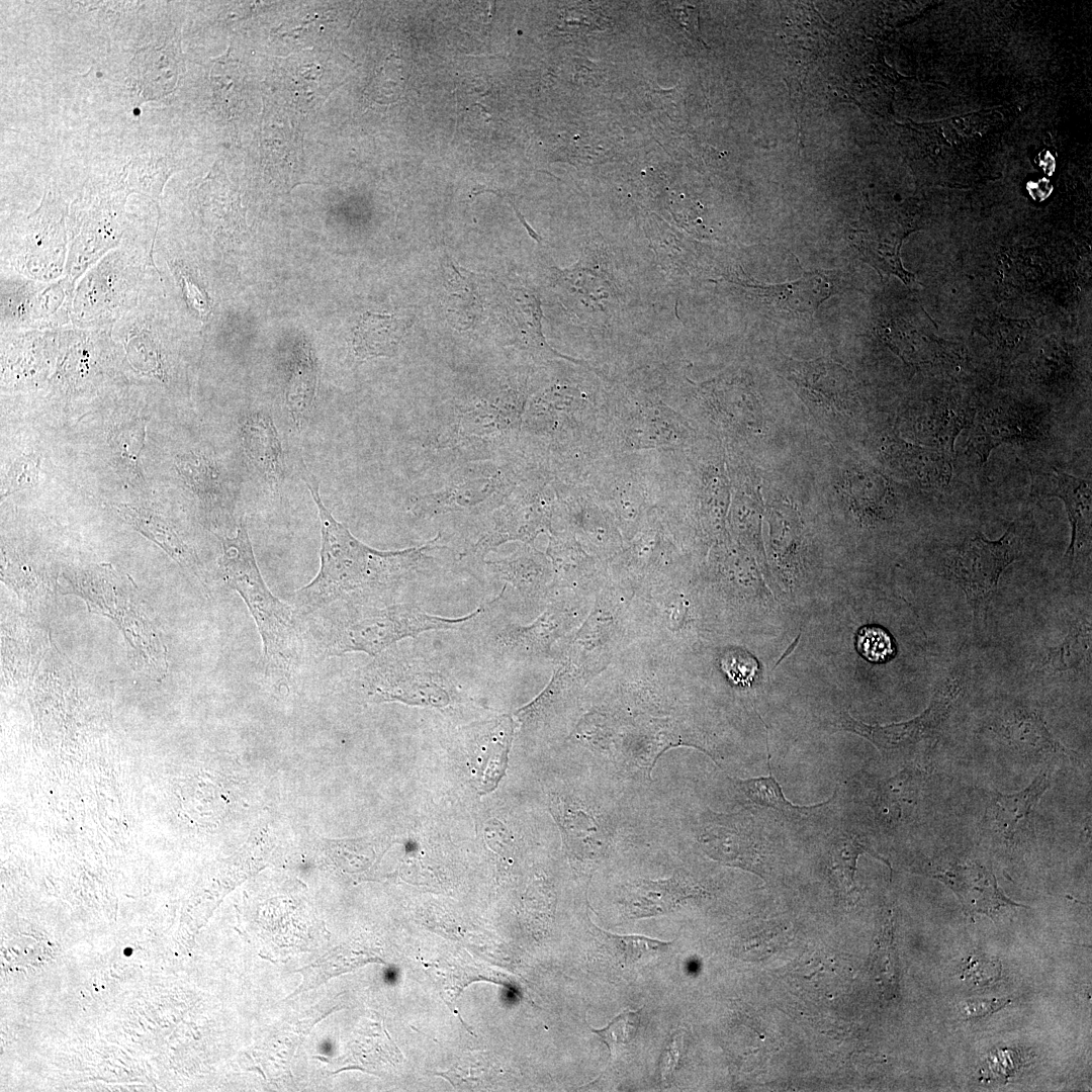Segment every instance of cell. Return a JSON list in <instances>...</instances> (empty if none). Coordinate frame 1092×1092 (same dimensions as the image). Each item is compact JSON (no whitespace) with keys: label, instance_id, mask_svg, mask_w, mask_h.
I'll list each match as a JSON object with an SVG mask.
<instances>
[{"label":"cell","instance_id":"19","mask_svg":"<svg viewBox=\"0 0 1092 1092\" xmlns=\"http://www.w3.org/2000/svg\"><path fill=\"white\" fill-rule=\"evenodd\" d=\"M1050 769H1043L1025 789L1012 794L997 793L991 801V816L999 834L1014 840L1029 824L1031 814L1050 786Z\"/></svg>","mask_w":1092,"mask_h":1092},{"label":"cell","instance_id":"27","mask_svg":"<svg viewBox=\"0 0 1092 1092\" xmlns=\"http://www.w3.org/2000/svg\"><path fill=\"white\" fill-rule=\"evenodd\" d=\"M830 867L844 889L850 891L854 887V874L856 861L860 854L871 853L875 857L884 860L881 856L870 850L860 840L858 835L850 832H842L835 835L829 843Z\"/></svg>","mask_w":1092,"mask_h":1092},{"label":"cell","instance_id":"22","mask_svg":"<svg viewBox=\"0 0 1092 1092\" xmlns=\"http://www.w3.org/2000/svg\"><path fill=\"white\" fill-rule=\"evenodd\" d=\"M117 512L142 534L162 547L180 565L195 574L198 573V562L193 551L164 519L143 508L130 505H118Z\"/></svg>","mask_w":1092,"mask_h":1092},{"label":"cell","instance_id":"5","mask_svg":"<svg viewBox=\"0 0 1092 1092\" xmlns=\"http://www.w3.org/2000/svg\"><path fill=\"white\" fill-rule=\"evenodd\" d=\"M123 580L111 567H99L83 573L75 582L76 594L83 597L92 612L105 614L123 630L127 641L143 660L154 669H167L165 649L141 603L131 592L132 584Z\"/></svg>","mask_w":1092,"mask_h":1092},{"label":"cell","instance_id":"42","mask_svg":"<svg viewBox=\"0 0 1092 1092\" xmlns=\"http://www.w3.org/2000/svg\"><path fill=\"white\" fill-rule=\"evenodd\" d=\"M321 1052L325 1055H331L333 1053V1045L330 1040H325L321 1044Z\"/></svg>","mask_w":1092,"mask_h":1092},{"label":"cell","instance_id":"30","mask_svg":"<svg viewBox=\"0 0 1092 1092\" xmlns=\"http://www.w3.org/2000/svg\"><path fill=\"white\" fill-rule=\"evenodd\" d=\"M484 564L497 579L511 583L521 592L530 593L541 582V566L534 557H510Z\"/></svg>","mask_w":1092,"mask_h":1092},{"label":"cell","instance_id":"4","mask_svg":"<svg viewBox=\"0 0 1092 1092\" xmlns=\"http://www.w3.org/2000/svg\"><path fill=\"white\" fill-rule=\"evenodd\" d=\"M363 692L375 701L446 707L456 696L451 672L436 659L397 644L373 656L359 671Z\"/></svg>","mask_w":1092,"mask_h":1092},{"label":"cell","instance_id":"12","mask_svg":"<svg viewBox=\"0 0 1092 1092\" xmlns=\"http://www.w3.org/2000/svg\"><path fill=\"white\" fill-rule=\"evenodd\" d=\"M243 451L269 487L278 492L284 476V453L273 419L265 413H253L241 424Z\"/></svg>","mask_w":1092,"mask_h":1092},{"label":"cell","instance_id":"32","mask_svg":"<svg viewBox=\"0 0 1092 1092\" xmlns=\"http://www.w3.org/2000/svg\"><path fill=\"white\" fill-rule=\"evenodd\" d=\"M448 305L456 316L464 317V323L470 324L478 313L480 304L476 290L468 276L453 270L448 281Z\"/></svg>","mask_w":1092,"mask_h":1092},{"label":"cell","instance_id":"25","mask_svg":"<svg viewBox=\"0 0 1092 1092\" xmlns=\"http://www.w3.org/2000/svg\"><path fill=\"white\" fill-rule=\"evenodd\" d=\"M767 766L768 775L765 777L752 778L747 780H734L736 788L742 792L747 799L756 805L772 808L783 813L789 812H804L820 808L828 803L831 798L825 802L813 805V806H797L789 801L772 775L770 766V753L767 746Z\"/></svg>","mask_w":1092,"mask_h":1092},{"label":"cell","instance_id":"9","mask_svg":"<svg viewBox=\"0 0 1092 1092\" xmlns=\"http://www.w3.org/2000/svg\"><path fill=\"white\" fill-rule=\"evenodd\" d=\"M991 729L1010 747L1029 759L1076 753L1062 745L1049 730L1042 714L1029 706H1016L997 718Z\"/></svg>","mask_w":1092,"mask_h":1092},{"label":"cell","instance_id":"26","mask_svg":"<svg viewBox=\"0 0 1092 1092\" xmlns=\"http://www.w3.org/2000/svg\"><path fill=\"white\" fill-rule=\"evenodd\" d=\"M181 473L197 496L206 505L225 499L223 478L215 462L203 456H185L180 460Z\"/></svg>","mask_w":1092,"mask_h":1092},{"label":"cell","instance_id":"21","mask_svg":"<svg viewBox=\"0 0 1092 1092\" xmlns=\"http://www.w3.org/2000/svg\"><path fill=\"white\" fill-rule=\"evenodd\" d=\"M1091 643L1090 621L1076 620L1064 640L1050 647L1036 661L1032 673L1051 675L1086 668L1091 662Z\"/></svg>","mask_w":1092,"mask_h":1092},{"label":"cell","instance_id":"31","mask_svg":"<svg viewBox=\"0 0 1092 1092\" xmlns=\"http://www.w3.org/2000/svg\"><path fill=\"white\" fill-rule=\"evenodd\" d=\"M145 424L142 420L123 424L116 428L110 437V443L116 457L121 459L124 466L131 472L141 475L139 468L140 453L144 447Z\"/></svg>","mask_w":1092,"mask_h":1092},{"label":"cell","instance_id":"35","mask_svg":"<svg viewBox=\"0 0 1092 1092\" xmlns=\"http://www.w3.org/2000/svg\"><path fill=\"white\" fill-rule=\"evenodd\" d=\"M856 646L858 652L869 661L884 662L889 660L895 651V646L890 634L879 626H866L857 634Z\"/></svg>","mask_w":1092,"mask_h":1092},{"label":"cell","instance_id":"11","mask_svg":"<svg viewBox=\"0 0 1092 1092\" xmlns=\"http://www.w3.org/2000/svg\"><path fill=\"white\" fill-rule=\"evenodd\" d=\"M1050 483L1045 495L1057 496L1063 500L1070 522L1071 539L1064 557L1072 569L1076 560L1090 551L1091 483L1057 467H1052Z\"/></svg>","mask_w":1092,"mask_h":1092},{"label":"cell","instance_id":"28","mask_svg":"<svg viewBox=\"0 0 1092 1092\" xmlns=\"http://www.w3.org/2000/svg\"><path fill=\"white\" fill-rule=\"evenodd\" d=\"M920 772L908 770L890 780L877 800L880 816L889 823L902 817L903 807L914 802L918 794Z\"/></svg>","mask_w":1092,"mask_h":1092},{"label":"cell","instance_id":"8","mask_svg":"<svg viewBox=\"0 0 1092 1092\" xmlns=\"http://www.w3.org/2000/svg\"><path fill=\"white\" fill-rule=\"evenodd\" d=\"M931 875L958 896L966 914L995 917L1002 908L1022 907L1008 899L993 872L978 862L939 861L932 863Z\"/></svg>","mask_w":1092,"mask_h":1092},{"label":"cell","instance_id":"15","mask_svg":"<svg viewBox=\"0 0 1092 1092\" xmlns=\"http://www.w3.org/2000/svg\"><path fill=\"white\" fill-rule=\"evenodd\" d=\"M1039 436L1041 428L1038 419L998 411L980 418L968 443L980 462L984 463L990 452L1003 443H1026Z\"/></svg>","mask_w":1092,"mask_h":1092},{"label":"cell","instance_id":"20","mask_svg":"<svg viewBox=\"0 0 1092 1092\" xmlns=\"http://www.w3.org/2000/svg\"><path fill=\"white\" fill-rule=\"evenodd\" d=\"M406 329L405 322L395 315L366 312L353 332V352L360 360L392 356Z\"/></svg>","mask_w":1092,"mask_h":1092},{"label":"cell","instance_id":"1","mask_svg":"<svg viewBox=\"0 0 1092 1092\" xmlns=\"http://www.w3.org/2000/svg\"><path fill=\"white\" fill-rule=\"evenodd\" d=\"M301 477L316 505L322 529L320 570L295 594V613L306 616L339 602H392L425 565L440 536L422 546L383 551L365 545L324 505L318 484L303 466Z\"/></svg>","mask_w":1092,"mask_h":1092},{"label":"cell","instance_id":"33","mask_svg":"<svg viewBox=\"0 0 1092 1092\" xmlns=\"http://www.w3.org/2000/svg\"><path fill=\"white\" fill-rule=\"evenodd\" d=\"M640 1011L625 1010L606 1027L592 1028L593 1032L598 1034L607 1044L612 1057H615L620 1050L631 1044L634 1040L639 1028Z\"/></svg>","mask_w":1092,"mask_h":1092},{"label":"cell","instance_id":"16","mask_svg":"<svg viewBox=\"0 0 1092 1092\" xmlns=\"http://www.w3.org/2000/svg\"><path fill=\"white\" fill-rule=\"evenodd\" d=\"M700 842L706 852L724 864L741 868L761 877V856L753 835L739 825L712 823Z\"/></svg>","mask_w":1092,"mask_h":1092},{"label":"cell","instance_id":"36","mask_svg":"<svg viewBox=\"0 0 1092 1092\" xmlns=\"http://www.w3.org/2000/svg\"><path fill=\"white\" fill-rule=\"evenodd\" d=\"M625 964H633L649 951L664 950L669 941H661L641 935H614L606 933Z\"/></svg>","mask_w":1092,"mask_h":1092},{"label":"cell","instance_id":"3","mask_svg":"<svg viewBox=\"0 0 1092 1092\" xmlns=\"http://www.w3.org/2000/svg\"><path fill=\"white\" fill-rule=\"evenodd\" d=\"M219 569L228 585L244 600L262 640L266 675L288 677L299 659V632L294 609L275 597L259 570L244 522L234 537H219Z\"/></svg>","mask_w":1092,"mask_h":1092},{"label":"cell","instance_id":"37","mask_svg":"<svg viewBox=\"0 0 1092 1092\" xmlns=\"http://www.w3.org/2000/svg\"><path fill=\"white\" fill-rule=\"evenodd\" d=\"M38 471L39 458L37 455L29 454L18 458L7 473L4 496L16 490L36 485Z\"/></svg>","mask_w":1092,"mask_h":1092},{"label":"cell","instance_id":"2","mask_svg":"<svg viewBox=\"0 0 1092 1092\" xmlns=\"http://www.w3.org/2000/svg\"><path fill=\"white\" fill-rule=\"evenodd\" d=\"M481 609L460 618H446L431 615L414 603L339 602L315 612L321 616L310 632L327 655L363 652L375 656L405 638L459 628Z\"/></svg>","mask_w":1092,"mask_h":1092},{"label":"cell","instance_id":"38","mask_svg":"<svg viewBox=\"0 0 1092 1092\" xmlns=\"http://www.w3.org/2000/svg\"><path fill=\"white\" fill-rule=\"evenodd\" d=\"M722 668L737 684H746L755 675L757 663L748 653L734 650L722 659Z\"/></svg>","mask_w":1092,"mask_h":1092},{"label":"cell","instance_id":"13","mask_svg":"<svg viewBox=\"0 0 1092 1092\" xmlns=\"http://www.w3.org/2000/svg\"><path fill=\"white\" fill-rule=\"evenodd\" d=\"M504 485L500 470L493 468L472 469L460 472V475L451 479L450 483L437 492L431 500L425 502L421 508L425 513H446L448 511H475L484 509V500H495L502 493Z\"/></svg>","mask_w":1092,"mask_h":1092},{"label":"cell","instance_id":"41","mask_svg":"<svg viewBox=\"0 0 1092 1092\" xmlns=\"http://www.w3.org/2000/svg\"><path fill=\"white\" fill-rule=\"evenodd\" d=\"M681 1048L682 1036L680 1033H676L665 1046L661 1056L659 1068L662 1080L666 1081L671 1077L679 1062Z\"/></svg>","mask_w":1092,"mask_h":1092},{"label":"cell","instance_id":"39","mask_svg":"<svg viewBox=\"0 0 1092 1092\" xmlns=\"http://www.w3.org/2000/svg\"><path fill=\"white\" fill-rule=\"evenodd\" d=\"M1001 967L998 961H985L973 958L964 969V976L975 985H987L1000 979Z\"/></svg>","mask_w":1092,"mask_h":1092},{"label":"cell","instance_id":"23","mask_svg":"<svg viewBox=\"0 0 1092 1092\" xmlns=\"http://www.w3.org/2000/svg\"><path fill=\"white\" fill-rule=\"evenodd\" d=\"M314 390V365L310 356L304 353L295 360L285 390V405L292 423L297 428H302L309 419Z\"/></svg>","mask_w":1092,"mask_h":1092},{"label":"cell","instance_id":"7","mask_svg":"<svg viewBox=\"0 0 1092 1092\" xmlns=\"http://www.w3.org/2000/svg\"><path fill=\"white\" fill-rule=\"evenodd\" d=\"M966 686V673L952 669L937 682L929 705L918 716L899 723L870 725L854 719L845 711L836 720L835 728L864 737L883 754L906 753L923 742L935 739L964 695Z\"/></svg>","mask_w":1092,"mask_h":1092},{"label":"cell","instance_id":"24","mask_svg":"<svg viewBox=\"0 0 1092 1092\" xmlns=\"http://www.w3.org/2000/svg\"><path fill=\"white\" fill-rule=\"evenodd\" d=\"M901 452L904 466L921 482L936 488H943L950 482L949 455L935 448L919 446H906Z\"/></svg>","mask_w":1092,"mask_h":1092},{"label":"cell","instance_id":"40","mask_svg":"<svg viewBox=\"0 0 1092 1092\" xmlns=\"http://www.w3.org/2000/svg\"><path fill=\"white\" fill-rule=\"evenodd\" d=\"M1009 1003L1010 1000L1007 998L968 1000L961 1006V1012L966 1019L981 1018L998 1011Z\"/></svg>","mask_w":1092,"mask_h":1092},{"label":"cell","instance_id":"29","mask_svg":"<svg viewBox=\"0 0 1092 1092\" xmlns=\"http://www.w3.org/2000/svg\"><path fill=\"white\" fill-rule=\"evenodd\" d=\"M969 419L966 413L957 408L949 406L934 408L932 415L925 421L926 435L932 442V448L951 456L954 440L967 427Z\"/></svg>","mask_w":1092,"mask_h":1092},{"label":"cell","instance_id":"10","mask_svg":"<svg viewBox=\"0 0 1092 1092\" xmlns=\"http://www.w3.org/2000/svg\"><path fill=\"white\" fill-rule=\"evenodd\" d=\"M544 524L545 513L538 505L515 498L493 511L483 522L469 553L480 559L503 543L533 538Z\"/></svg>","mask_w":1092,"mask_h":1092},{"label":"cell","instance_id":"6","mask_svg":"<svg viewBox=\"0 0 1092 1092\" xmlns=\"http://www.w3.org/2000/svg\"><path fill=\"white\" fill-rule=\"evenodd\" d=\"M1021 555L1014 525L997 540L978 534L953 550L945 563V576L964 593L974 617H983L997 592L1005 569Z\"/></svg>","mask_w":1092,"mask_h":1092},{"label":"cell","instance_id":"14","mask_svg":"<svg viewBox=\"0 0 1092 1092\" xmlns=\"http://www.w3.org/2000/svg\"><path fill=\"white\" fill-rule=\"evenodd\" d=\"M826 271H805L796 281L771 284L749 285L756 297L770 306L793 313H813L832 293L836 292Z\"/></svg>","mask_w":1092,"mask_h":1092},{"label":"cell","instance_id":"17","mask_svg":"<svg viewBox=\"0 0 1092 1092\" xmlns=\"http://www.w3.org/2000/svg\"><path fill=\"white\" fill-rule=\"evenodd\" d=\"M694 892L676 877L660 881L638 880L624 888L620 903L627 918L650 917L670 911Z\"/></svg>","mask_w":1092,"mask_h":1092},{"label":"cell","instance_id":"34","mask_svg":"<svg viewBox=\"0 0 1092 1092\" xmlns=\"http://www.w3.org/2000/svg\"><path fill=\"white\" fill-rule=\"evenodd\" d=\"M515 320L519 322L523 335H528L531 342L539 348H547L541 334V310L539 302L532 294L518 291L515 295Z\"/></svg>","mask_w":1092,"mask_h":1092},{"label":"cell","instance_id":"18","mask_svg":"<svg viewBox=\"0 0 1092 1092\" xmlns=\"http://www.w3.org/2000/svg\"><path fill=\"white\" fill-rule=\"evenodd\" d=\"M513 731L514 722L507 715L469 728L468 736L475 752V760L484 761V791H490L496 785L506 768Z\"/></svg>","mask_w":1092,"mask_h":1092}]
</instances>
